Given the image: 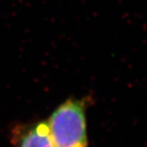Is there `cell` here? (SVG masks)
<instances>
[{
  "instance_id": "cell-1",
  "label": "cell",
  "mask_w": 147,
  "mask_h": 147,
  "mask_svg": "<svg viewBox=\"0 0 147 147\" xmlns=\"http://www.w3.org/2000/svg\"><path fill=\"white\" fill-rule=\"evenodd\" d=\"M88 98H70L47 120L55 147H88L86 108Z\"/></svg>"
},
{
  "instance_id": "cell-2",
  "label": "cell",
  "mask_w": 147,
  "mask_h": 147,
  "mask_svg": "<svg viewBox=\"0 0 147 147\" xmlns=\"http://www.w3.org/2000/svg\"><path fill=\"white\" fill-rule=\"evenodd\" d=\"M13 147H55L47 121L18 124L11 131Z\"/></svg>"
}]
</instances>
